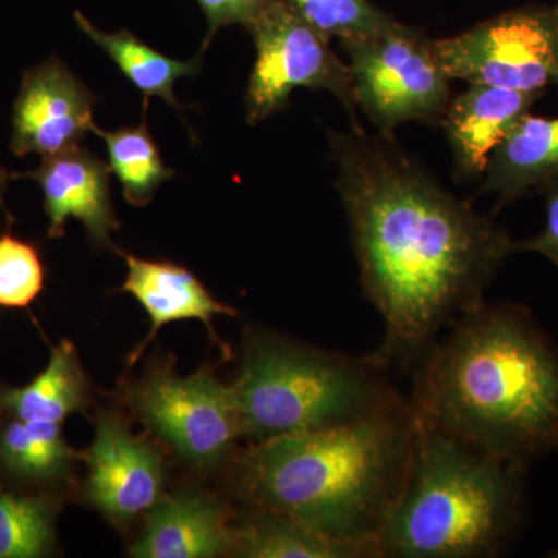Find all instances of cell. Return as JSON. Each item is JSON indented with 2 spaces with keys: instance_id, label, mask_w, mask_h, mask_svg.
<instances>
[{
  "instance_id": "obj_1",
  "label": "cell",
  "mask_w": 558,
  "mask_h": 558,
  "mask_svg": "<svg viewBox=\"0 0 558 558\" xmlns=\"http://www.w3.org/2000/svg\"><path fill=\"white\" fill-rule=\"evenodd\" d=\"M363 290L385 323L377 360H413L484 303L515 240L396 145L329 132Z\"/></svg>"
},
{
  "instance_id": "obj_2",
  "label": "cell",
  "mask_w": 558,
  "mask_h": 558,
  "mask_svg": "<svg viewBox=\"0 0 558 558\" xmlns=\"http://www.w3.org/2000/svg\"><path fill=\"white\" fill-rule=\"evenodd\" d=\"M433 344L414 416L526 465L558 449V348L524 307L481 304Z\"/></svg>"
},
{
  "instance_id": "obj_3",
  "label": "cell",
  "mask_w": 558,
  "mask_h": 558,
  "mask_svg": "<svg viewBox=\"0 0 558 558\" xmlns=\"http://www.w3.org/2000/svg\"><path fill=\"white\" fill-rule=\"evenodd\" d=\"M411 447L387 409L369 416L264 440L245 453L241 481L263 512L290 517L333 537H379Z\"/></svg>"
},
{
  "instance_id": "obj_4",
  "label": "cell",
  "mask_w": 558,
  "mask_h": 558,
  "mask_svg": "<svg viewBox=\"0 0 558 558\" xmlns=\"http://www.w3.org/2000/svg\"><path fill=\"white\" fill-rule=\"evenodd\" d=\"M523 465L483 453L413 416L405 476L379 537L385 556L498 553L520 519Z\"/></svg>"
},
{
  "instance_id": "obj_5",
  "label": "cell",
  "mask_w": 558,
  "mask_h": 558,
  "mask_svg": "<svg viewBox=\"0 0 558 558\" xmlns=\"http://www.w3.org/2000/svg\"><path fill=\"white\" fill-rule=\"evenodd\" d=\"M242 436L264 442L347 424L385 410L366 366L258 337L231 385Z\"/></svg>"
},
{
  "instance_id": "obj_6",
  "label": "cell",
  "mask_w": 558,
  "mask_h": 558,
  "mask_svg": "<svg viewBox=\"0 0 558 558\" xmlns=\"http://www.w3.org/2000/svg\"><path fill=\"white\" fill-rule=\"evenodd\" d=\"M349 58L355 106L379 134L395 137L409 121L440 124L451 100L450 78L433 39L399 24L366 38L340 40Z\"/></svg>"
},
{
  "instance_id": "obj_7",
  "label": "cell",
  "mask_w": 558,
  "mask_h": 558,
  "mask_svg": "<svg viewBox=\"0 0 558 558\" xmlns=\"http://www.w3.org/2000/svg\"><path fill=\"white\" fill-rule=\"evenodd\" d=\"M433 50L450 80L545 94L558 86V5L506 11Z\"/></svg>"
},
{
  "instance_id": "obj_8",
  "label": "cell",
  "mask_w": 558,
  "mask_h": 558,
  "mask_svg": "<svg viewBox=\"0 0 558 558\" xmlns=\"http://www.w3.org/2000/svg\"><path fill=\"white\" fill-rule=\"evenodd\" d=\"M256 60L245 92L250 124L288 108L296 87L328 90L349 110L359 128L348 64L330 50L329 39L301 20L284 0H271L247 28Z\"/></svg>"
},
{
  "instance_id": "obj_9",
  "label": "cell",
  "mask_w": 558,
  "mask_h": 558,
  "mask_svg": "<svg viewBox=\"0 0 558 558\" xmlns=\"http://www.w3.org/2000/svg\"><path fill=\"white\" fill-rule=\"evenodd\" d=\"M135 416L196 468H215L242 436L233 392L211 371L154 369L131 392Z\"/></svg>"
},
{
  "instance_id": "obj_10",
  "label": "cell",
  "mask_w": 558,
  "mask_h": 558,
  "mask_svg": "<svg viewBox=\"0 0 558 558\" xmlns=\"http://www.w3.org/2000/svg\"><path fill=\"white\" fill-rule=\"evenodd\" d=\"M84 497L108 519L123 524L163 498V464L157 451L132 436L112 411L97 417L95 439L84 451Z\"/></svg>"
},
{
  "instance_id": "obj_11",
  "label": "cell",
  "mask_w": 558,
  "mask_h": 558,
  "mask_svg": "<svg viewBox=\"0 0 558 558\" xmlns=\"http://www.w3.org/2000/svg\"><path fill=\"white\" fill-rule=\"evenodd\" d=\"M94 106V94L61 61L27 70L14 101L11 150L49 157L80 145L95 126Z\"/></svg>"
},
{
  "instance_id": "obj_12",
  "label": "cell",
  "mask_w": 558,
  "mask_h": 558,
  "mask_svg": "<svg viewBox=\"0 0 558 558\" xmlns=\"http://www.w3.org/2000/svg\"><path fill=\"white\" fill-rule=\"evenodd\" d=\"M25 178L36 180L43 190L50 240L64 236L69 219H76L98 247H112L110 233L120 229V222L110 199V168L100 157L83 146H72L43 157L38 170Z\"/></svg>"
},
{
  "instance_id": "obj_13",
  "label": "cell",
  "mask_w": 558,
  "mask_h": 558,
  "mask_svg": "<svg viewBox=\"0 0 558 558\" xmlns=\"http://www.w3.org/2000/svg\"><path fill=\"white\" fill-rule=\"evenodd\" d=\"M543 94L470 84L451 97L442 124L453 150L458 180L484 175L488 157Z\"/></svg>"
},
{
  "instance_id": "obj_14",
  "label": "cell",
  "mask_w": 558,
  "mask_h": 558,
  "mask_svg": "<svg viewBox=\"0 0 558 558\" xmlns=\"http://www.w3.org/2000/svg\"><path fill=\"white\" fill-rule=\"evenodd\" d=\"M233 546L227 509L207 495L180 492L148 510L145 531L131 554L138 558H208L222 556Z\"/></svg>"
},
{
  "instance_id": "obj_15",
  "label": "cell",
  "mask_w": 558,
  "mask_h": 558,
  "mask_svg": "<svg viewBox=\"0 0 558 558\" xmlns=\"http://www.w3.org/2000/svg\"><path fill=\"white\" fill-rule=\"evenodd\" d=\"M120 255L126 260L128 266L123 290L142 304L150 318V332L132 352L131 365L137 362L142 352L156 339L163 326L182 319H199L207 328L211 340L223 348V343H220L213 329V318L216 315H236V311L213 299L199 279L185 267L165 260L142 259L124 252H120Z\"/></svg>"
},
{
  "instance_id": "obj_16",
  "label": "cell",
  "mask_w": 558,
  "mask_h": 558,
  "mask_svg": "<svg viewBox=\"0 0 558 558\" xmlns=\"http://www.w3.org/2000/svg\"><path fill=\"white\" fill-rule=\"evenodd\" d=\"M557 175L558 119L529 112L488 157L483 191L512 204Z\"/></svg>"
},
{
  "instance_id": "obj_17",
  "label": "cell",
  "mask_w": 558,
  "mask_h": 558,
  "mask_svg": "<svg viewBox=\"0 0 558 558\" xmlns=\"http://www.w3.org/2000/svg\"><path fill=\"white\" fill-rule=\"evenodd\" d=\"M238 556L247 558H365L385 556L380 539L333 537L290 517L263 512L234 531Z\"/></svg>"
},
{
  "instance_id": "obj_18",
  "label": "cell",
  "mask_w": 558,
  "mask_h": 558,
  "mask_svg": "<svg viewBox=\"0 0 558 558\" xmlns=\"http://www.w3.org/2000/svg\"><path fill=\"white\" fill-rule=\"evenodd\" d=\"M87 402V380L72 341L51 349L46 369L24 387H0V418L62 424Z\"/></svg>"
},
{
  "instance_id": "obj_19",
  "label": "cell",
  "mask_w": 558,
  "mask_h": 558,
  "mask_svg": "<svg viewBox=\"0 0 558 558\" xmlns=\"http://www.w3.org/2000/svg\"><path fill=\"white\" fill-rule=\"evenodd\" d=\"M75 21L81 31L101 47L123 75L142 92L145 110L148 109L153 97L161 98L172 108L182 109L174 95L175 81L199 73L202 53L190 61L172 60L143 43L131 32L98 31L81 11H75Z\"/></svg>"
},
{
  "instance_id": "obj_20",
  "label": "cell",
  "mask_w": 558,
  "mask_h": 558,
  "mask_svg": "<svg viewBox=\"0 0 558 558\" xmlns=\"http://www.w3.org/2000/svg\"><path fill=\"white\" fill-rule=\"evenodd\" d=\"M75 458L62 424L0 418V472L10 478L35 486L57 483Z\"/></svg>"
},
{
  "instance_id": "obj_21",
  "label": "cell",
  "mask_w": 558,
  "mask_h": 558,
  "mask_svg": "<svg viewBox=\"0 0 558 558\" xmlns=\"http://www.w3.org/2000/svg\"><path fill=\"white\" fill-rule=\"evenodd\" d=\"M92 132L105 140L110 172L119 179L124 199L134 207L148 205L161 183L175 174L161 159L145 120L137 128L113 132L102 131L95 124Z\"/></svg>"
},
{
  "instance_id": "obj_22",
  "label": "cell",
  "mask_w": 558,
  "mask_h": 558,
  "mask_svg": "<svg viewBox=\"0 0 558 558\" xmlns=\"http://www.w3.org/2000/svg\"><path fill=\"white\" fill-rule=\"evenodd\" d=\"M57 502L0 488V558L49 556L57 542Z\"/></svg>"
},
{
  "instance_id": "obj_23",
  "label": "cell",
  "mask_w": 558,
  "mask_h": 558,
  "mask_svg": "<svg viewBox=\"0 0 558 558\" xmlns=\"http://www.w3.org/2000/svg\"><path fill=\"white\" fill-rule=\"evenodd\" d=\"M301 20L326 39L366 38L399 24L369 0H284Z\"/></svg>"
},
{
  "instance_id": "obj_24",
  "label": "cell",
  "mask_w": 558,
  "mask_h": 558,
  "mask_svg": "<svg viewBox=\"0 0 558 558\" xmlns=\"http://www.w3.org/2000/svg\"><path fill=\"white\" fill-rule=\"evenodd\" d=\"M46 271L38 248L11 233L0 234V307L24 310L38 299Z\"/></svg>"
},
{
  "instance_id": "obj_25",
  "label": "cell",
  "mask_w": 558,
  "mask_h": 558,
  "mask_svg": "<svg viewBox=\"0 0 558 558\" xmlns=\"http://www.w3.org/2000/svg\"><path fill=\"white\" fill-rule=\"evenodd\" d=\"M270 2L271 0H197L208 22V35L202 51L207 49L213 36L220 28L233 24L248 28Z\"/></svg>"
},
{
  "instance_id": "obj_26",
  "label": "cell",
  "mask_w": 558,
  "mask_h": 558,
  "mask_svg": "<svg viewBox=\"0 0 558 558\" xmlns=\"http://www.w3.org/2000/svg\"><path fill=\"white\" fill-rule=\"evenodd\" d=\"M545 196V227L537 236L515 241V252L537 253L558 269V175L539 189Z\"/></svg>"
},
{
  "instance_id": "obj_27",
  "label": "cell",
  "mask_w": 558,
  "mask_h": 558,
  "mask_svg": "<svg viewBox=\"0 0 558 558\" xmlns=\"http://www.w3.org/2000/svg\"><path fill=\"white\" fill-rule=\"evenodd\" d=\"M11 175L13 174H10V172L0 165V207L3 209H5V204H3V193H5L7 183L10 182Z\"/></svg>"
},
{
  "instance_id": "obj_28",
  "label": "cell",
  "mask_w": 558,
  "mask_h": 558,
  "mask_svg": "<svg viewBox=\"0 0 558 558\" xmlns=\"http://www.w3.org/2000/svg\"><path fill=\"white\" fill-rule=\"evenodd\" d=\"M550 557H556V558H558V549H557V550H554V553H553V554H550Z\"/></svg>"
}]
</instances>
